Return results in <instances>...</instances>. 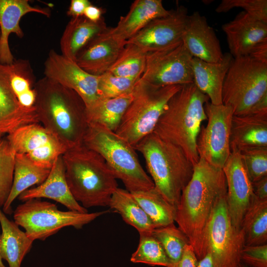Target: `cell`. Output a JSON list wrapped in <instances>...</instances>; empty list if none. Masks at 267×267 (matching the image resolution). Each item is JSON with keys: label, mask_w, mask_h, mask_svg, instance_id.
<instances>
[{"label": "cell", "mask_w": 267, "mask_h": 267, "mask_svg": "<svg viewBox=\"0 0 267 267\" xmlns=\"http://www.w3.org/2000/svg\"><path fill=\"white\" fill-rule=\"evenodd\" d=\"M222 169L199 158L191 178L183 188L176 208L175 222L188 239L198 260L207 254L205 233L218 199L226 194Z\"/></svg>", "instance_id": "6da1fadb"}, {"label": "cell", "mask_w": 267, "mask_h": 267, "mask_svg": "<svg viewBox=\"0 0 267 267\" xmlns=\"http://www.w3.org/2000/svg\"><path fill=\"white\" fill-rule=\"evenodd\" d=\"M39 122L68 149L83 144L88 126L86 106L75 91L44 77L34 88Z\"/></svg>", "instance_id": "7a4b0ae2"}, {"label": "cell", "mask_w": 267, "mask_h": 267, "mask_svg": "<svg viewBox=\"0 0 267 267\" xmlns=\"http://www.w3.org/2000/svg\"><path fill=\"white\" fill-rule=\"evenodd\" d=\"M208 96L193 83L182 85L171 98L153 132L179 147L194 166L199 157L197 140L202 123L207 120Z\"/></svg>", "instance_id": "3957f363"}, {"label": "cell", "mask_w": 267, "mask_h": 267, "mask_svg": "<svg viewBox=\"0 0 267 267\" xmlns=\"http://www.w3.org/2000/svg\"><path fill=\"white\" fill-rule=\"evenodd\" d=\"M62 158L66 181L74 199L87 209L108 206L118 184L102 156L82 144L68 149Z\"/></svg>", "instance_id": "277c9868"}, {"label": "cell", "mask_w": 267, "mask_h": 267, "mask_svg": "<svg viewBox=\"0 0 267 267\" xmlns=\"http://www.w3.org/2000/svg\"><path fill=\"white\" fill-rule=\"evenodd\" d=\"M134 148L143 155L155 188L176 208L192 176L193 164L179 147L153 132Z\"/></svg>", "instance_id": "5b68a950"}, {"label": "cell", "mask_w": 267, "mask_h": 267, "mask_svg": "<svg viewBox=\"0 0 267 267\" xmlns=\"http://www.w3.org/2000/svg\"><path fill=\"white\" fill-rule=\"evenodd\" d=\"M83 144L102 156L115 178L123 182L130 192L154 187L134 148L114 132L98 124L89 123Z\"/></svg>", "instance_id": "8992f818"}, {"label": "cell", "mask_w": 267, "mask_h": 267, "mask_svg": "<svg viewBox=\"0 0 267 267\" xmlns=\"http://www.w3.org/2000/svg\"><path fill=\"white\" fill-rule=\"evenodd\" d=\"M181 87L156 86L140 79L132 92V100L115 133L134 147L154 131L170 100Z\"/></svg>", "instance_id": "52a82bcc"}, {"label": "cell", "mask_w": 267, "mask_h": 267, "mask_svg": "<svg viewBox=\"0 0 267 267\" xmlns=\"http://www.w3.org/2000/svg\"><path fill=\"white\" fill-rule=\"evenodd\" d=\"M109 212L110 210L90 213L63 211L54 203L34 198L19 205L13 212V219L18 226L25 229L26 235L31 240L43 241L65 227L81 229Z\"/></svg>", "instance_id": "ba28073f"}, {"label": "cell", "mask_w": 267, "mask_h": 267, "mask_svg": "<svg viewBox=\"0 0 267 267\" xmlns=\"http://www.w3.org/2000/svg\"><path fill=\"white\" fill-rule=\"evenodd\" d=\"M267 93V64L249 56L233 58L222 88V104L230 106L234 115L247 114Z\"/></svg>", "instance_id": "9c48e42d"}, {"label": "cell", "mask_w": 267, "mask_h": 267, "mask_svg": "<svg viewBox=\"0 0 267 267\" xmlns=\"http://www.w3.org/2000/svg\"><path fill=\"white\" fill-rule=\"evenodd\" d=\"M226 195L218 199L214 208L206 228L205 244L215 267H238L245 245L244 235L232 223Z\"/></svg>", "instance_id": "30bf717a"}, {"label": "cell", "mask_w": 267, "mask_h": 267, "mask_svg": "<svg viewBox=\"0 0 267 267\" xmlns=\"http://www.w3.org/2000/svg\"><path fill=\"white\" fill-rule=\"evenodd\" d=\"M207 124L201 128L197 140L199 158L211 165L222 169L230 153V138L232 108L221 104L214 105L209 101L205 105Z\"/></svg>", "instance_id": "8fae6325"}, {"label": "cell", "mask_w": 267, "mask_h": 267, "mask_svg": "<svg viewBox=\"0 0 267 267\" xmlns=\"http://www.w3.org/2000/svg\"><path fill=\"white\" fill-rule=\"evenodd\" d=\"M192 58L182 40L166 48L147 52L140 79L160 87L193 83Z\"/></svg>", "instance_id": "7c38bea8"}, {"label": "cell", "mask_w": 267, "mask_h": 267, "mask_svg": "<svg viewBox=\"0 0 267 267\" xmlns=\"http://www.w3.org/2000/svg\"><path fill=\"white\" fill-rule=\"evenodd\" d=\"M6 138L16 153L25 154L37 165L48 169L68 150L54 134L39 123L21 126Z\"/></svg>", "instance_id": "4fadbf2b"}, {"label": "cell", "mask_w": 267, "mask_h": 267, "mask_svg": "<svg viewBox=\"0 0 267 267\" xmlns=\"http://www.w3.org/2000/svg\"><path fill=\"white\" fill-rule=\"evenodd\" d=\"M44 77L77 93L86 107L98 99V76L91 75L76 61L51 49L44 64Z\"/></svg>", "instance_id": "5bb4252c"}, {"label": "cell", "mask_w": 267, "mask_h": 267, "mask_svg": "<svg viewBox=\"0 0 267 267\" xmlns=\"http://www.w3.org/2000/svg\"><path fill=\"white\" fill-rule=\"evenodd\" d=\"M189 15L187 8L178 5L164 16L150 21L126 42L147 52L159 50L182 40Z\"/></svg>", "instance_id": "9a60e30c"}, {"label": "cell", "mask_w": 267, "mask_h": 267, "mask_svg": "<svg viewBox=\"0 0 267 267\" xmlns=\"http://www.w3.org/2000/svg\"><path fill=\"white\" fill-rule=\"evenodd\" d=\"M222 169L226 182V198L229 215L234 226L241 229L243 217L255 196L239 151L231 150Z\"/></svg>", "instance_id": "2e32d148"}, {"label": "cell", "mask_w": 267, "mask_h": 267, "mask_svg": "<svg viewBox=\"0 0 267 267\" xmlns=\"http://www.w3.org/2000/svg\"><path fill=\"white\" fill-rule=\"evenodd\" d=\"M12 64L0 62V138L21 126L39 123L35 107H22L12 90L10 83Z\"/></svg>", "instance_id": "e0dca14e"}, {"label": "cell", "mask_w": 267, "mask_h": 267, "mask_svg": "<svg viewBox=\"0 0 267 267\" xmlns=\"http://www.w3.org/2000/svg\"><path fill=\"white\" fill-rule=\"evenodd\" d=\"M182 41L193 57L216 63L223 56L218 37L206 18L198 11L189 15Z\"/></svg>", "instance_id": "ac0fdd59"}, {"label": "cell", "mask_w": 267, "mask_h": 267, "mask_svg": "<svg viewBox=\"0 0 267 267\" xmlns=\"http://www.w3.org/2000/svg\"><path fill=\"white\" fill-rule=\"evenodd\" d=\"M222 28L233 58L248 55L255 46L267 38V23L244 11Z\"/></svg>", "instance_id": "d6986e66"}, {"label": "cell", "mask_w": 267, "mask_h": 267, "mask_svg": "<svg viewBox=\"0 0 267 267\" xmlns=\"http://www.w3.org/2000/svg\"><path fill=\"white\" fill-rule=\"evenodd\" d=\"M30 12L38 13L47 17L50 15L48 9L32 6L28 0H0V63L11 64L14 61L8 38L11 33L19 38L23 37L20 21L24 15Z\"/></svg>", "instance_id": "ffe728a7"}, {"label": "cell", "mask_w": 267, "mask_h": 267, "mask_svg": "<svg viewBox=\"0 0 267 267\" xmlns=\"http://www.w3.org/2000/svg\"><path fill=\"white\" fill-rule=\"evenodd\" d=\"M18 197L23 202L34 198H48L62 204L69 210L88 212L74 199L70 191L65 177L62 156L56 160L48 176L42 183L26 190Z\"/></svg>", "instance_id": "44dd1931"}, {"label": "cell", "mask_w": 267, "mask_h": 267, "mask_svg": "<svg viewBox=\"0 0 267 267\" xmlns=\"http://www.w3.org/2000/svg\"><path fill=\"white\" fill-rule=\"evenodd\" d=\"M107 30L89 43L77 57V64L91 75L98 76L107 72L126 44L111 37Z\"/></svg>", "instance_id": "7402d4cb"}, {"label": "cell", "mask_w": 267, "mask_h": 267, "mask_svg": "<svg viewBox=\"0 0 267 267\" xmlns=\"http://www.w3.org/2000/svg\"><path fill=\"white\" fill-rule=\"evenodd\" d=\"M170 11L165 8L161 0H135L116 26L108 28L107 31L113 38L126 43L150 21L168 15Z\"/></svg>", "instance_id": "603a6c76"}, {"label": "cell", "mask_w": 267, "mask_h": 267, "mask_svg": "<svg viewBox=\"0 0 267 267\" xmlns=\"http://www.w3.org/2000/svg\"><path fill=\"white\" fill-rule=\"evenodd\" d=\"M233 59L228 52L223 54L222 59L216 63L205 62L195 57L192 59L193 83L208 96L213 104H222L223 85Z\"/></svg>", "instance_id": "cb8c5ba5"}, {"label": "cell", "mask_w": 267, "mask_h": 267, "mask_svg": "<svg viewBox=\"0 0 267 267\" xmlns=\"http://www.w3.org/2000/svg\"><path fill=\"white\" fill-rule=\"evenodd\" d=\"M230 145L231 150L238 151L267 147V112L233 115Z\"/></svg>", "instance_id": "d4e9b609"}, {"label": "cell", "mask_w": 267, "mask_h": 267, "mask_svg": "<svg viewBox=\"0 0 267 267\" xmlns=\"http://www.w3.org/2000/svg\"><path fill=\"white\" fill-rule=\"evenodd\" d=\"M108 28L103 17L97 22L91 21L84 16L72 18L61 37V54L76 61L81 50Z\"/></svg>", "instance_id": "484cf974"}, {"label": "cell", "mask_w": 267, "mask_h": 267, "mask_svg": "<svg viewBox=\"0 0 267 267\" xmlns=\"http://www.w3.org/2000/svg\"><path fill=\"white\" fill-rule=\"evenodd\" d=\"M0 257L6 260L9 267H20L34 241L22 231L14 221L9 220L0 208Z\"/></svg>", "instance_id": "4316f807"}, {"label": "cell", "mask_w": 267, "mask_h": 267, "mask_svg": "<svg viewBox=\"0 0 267 267\" xmlns=\"http://www.w3.org/2000/svg\"><path fill=\"white\" fill-rule=\"evenodd\" d=\"M50 170L51 169L37 165L25 154L16 153L12 185L2 208L3 213L11 214V205L14 200L31 186L42 183L48 176Z\"/></svg>", "instance_id": "83f0119b"}, {"label": "cell", "mask_w": 267, "mask_h": 267, "mask_svg": "<svg viewBox=\"0 0 267 267\" xmlns=\"http://www.w3.org/2000/svg\"><path fill=\"white\" fill-rule=\"evenodd\" d=\"M132 98V92L115 98H98L86 107L88 124H98L115 132Z\"/></svg>", "instance_id": "f1b7e54d"}, {"label": "cell", "mask_w": 267, "mask_h": 267, "mask_svg": "<svg viewBox=\"0 0 267 267\" xmlns=\"http://www.w3.org/2000/svg\"><path fill=\"white\" fill-rule=\"evenodd\" d=\"M108 206L119 213L128 224L139 234L151 233L155 227L132 194L126 189L118 188L110 199Z\"/></svg>", "instance_id": "f546056e"}, {"label": "cell", "mask_w": 267, "mask_h": 267, "mask_svg": "<svg viewBox=\"0 0 267 267\" xmlns=\"http://www.w3.org/2000/svg\"><path fill=\"white\" fill-rule=\"evenodd\" d=\"M131 193L155 228L174 223L176 208L168 202L155 187L147 190Z\"/></svg>", "instance_id": "4dcf8cb0"}, {"label": "cell", "mask_w": 267, "mask_h": 267, "mask_svg": "<svg viewBox=\"0 0 267 267\" xmlns=\"http://www.w3.org/2000/svg\"><path fill=\"white\" fill-rule=\"evenodd\" d=\"M245 245H259L267 242V199L255 196L241 223Z\"/></svg>", "instance_id": "1f68e13d"}, {"label": "cell", "mask_w": 267, "mask_h": 267, "mask_svg": "<svg viewBox=\"0 0 267 267\" xmlns=\"http://www.w3.org/2000/svg\"><path fill=\"white\" fill-rule=\"evenodd\" d=\"M146 53L138 46L127 43L107 72L116 76L138 80L145 69Z\"/></svg>", "instance_id": "d6a6232c"}, {"label": "cell", "mask_w": 267, "mask_h": 267, "mask_svg": "<svg viewBox=\"0 0 267 267\" xmlns=\"http://www.w3.org/2000/svg\"><path fill=\"white\" fill-rule=\"evenodd\" d=\"M152 235L160 243L172 264L179 260L185 246L190 244L187 236L174 223L154 228Z\"/></svg>", "instance_id": "836d02e7"}, {"label": "cell", "mask_w": 267, "mask_h": 267, "mask_svg": "<svg viewBox=\"0 0 267 267\" xmlns=\"http://www.w3.org/2000/svg\"><path fill=\"white\" fill-rule=\"evenodd\" d=\"M139 236L138 247L130 259L132 262L165 267L171 265L161 245L152 233L139 234Z\"/></svg>", "instance_id": "e575fe53"}, {"label": "cell", "mask_w": 267, "mask_h": 267, "mask_svg": "<svg viewBox=\"0 0 267 267\" xmlns=\"http://www.w3.org/2000/svg\"><path fill=\"white\" fill-rule=\"evenodd\" d=\"M16 153L6 138H0V208L7 200L12 185Z\"/></svg>", "instance_id": "d590c367"}, {"label": "cell", "mask_w": 267, "mask_h": 267, "mask_svg": "<svg viewBox=\"0 0 267 267\" xmlns=\"http://www.w3.org/2000/svg\"><path fill=\"white\" fill-rule=\"evenodd\" d=\"M138 80L116 76L107 72L98 76V98H112L131 93Z\"/></svg>", "instance_id": "8d00e7d4"}, {"label": "cell", "mask_w": 267, "mask_h": 267, "mask_svg": "<svg viewBox=\"0 0 267 267\" xmlns=\"http://www.w3.org/2000/svg\"><path fill=\"white\" fill-rule=\"evenodd\" d=\"M239 153L252 183L267 176V147L246 149Z\"/></svg>", "instance_id": "74e56055"}, {"label": "cell", "mask_w": 267, "mask_h": 267, "mask_svg": "<svg viewBox=\"0 0 267 267\" xmlns=\"http://www.w3.org/2000/svg\"><path fill=\"white\" fill-rule=\"evenodd\" d=\"M236 7L243 8L247 13L267 23V0H222L215 11L223 13Z\"/></svg>", "instance_id": "f35d334b"}, {"label": "cell", "mask_w": 267, "mask_h": 267, "mask_svg": "<svg viewBox=\"0 0 267 267\" xmlns=\"http://www.w3.org/2000/svg\"><path fill=\"white\" fill-rule=\"evenodd\" d=\"M241 261L250 267H267V244L245 245Z\"/></svg>", "instance_id": "ab89813d"}, {"label": "cell", "mask_w": 267, "mask_h": 267, "mask_svg": "<svg viewBox=\"0 0 267 267\" xmlns=\"http://www.w3.org/2000/svg\"><path fill=\"white\" fill-rule=\"evenodd\" d=\"M198 263V260L193 248L188 244L185 246L179 260L169 267H197Z\"/></svg>", "instance_id": "60d3db41"}, {"label": "cell", "mask_w": 267, "mask_h": 267, "mask_svg": "<svg viewBox=\"0 0 267 267\" xmlns=\"http://www.w3.org/2000/svg\"><path fill=\"white\" fill-rule=\"evenodd\" d=\"M248 56L259 62L267 64V38L255 46Z\"/></svg>", "instance_id": "b9f144b4"}, {"label": "cell", "mask_w": 267, "mask_h": 267, "mask_svg": "<svg viewBox=\"0 0 267 267\" xmlns=\"http://www.w3.org/2000/svg\"><path fill=\"white\" fill-rule=\"evenodd\" d=\"M91 4L88 0H72L67 14L72 18L83 16L86 8Z\"/></svg>", "instance_id": "7bdbcfd3"}, {"label": "cell", "mask_w": 267, "mask_h": 267, "mask_svg": "<svg viewBox=\"0 0 267 267\" xmlns=\"http://www.w3.org/2000/svg\"><path fill=\"white\" fill-rule=\"evenodd\" d=\"M252 184L255 196L260 199H267V176Z\"/></svg>", "instance_id": "ee69618b"}, {"label": "cell", "mask_w": 267, "mask_h": 267, "mask_svg": "<svg viewBox=\"0 0 267 267\" xmlns=\"http://www.w3.org/2000/svg\"><path fill=\"white\" fill-rule=\"evenodd\" d=\"M103 11L101 8L91 4L86 8L84 16L91 21L97 22L103 17Z\"/></svg>", "instance_id": "f6af8a7d"}, {"label": "cell", "mask_w": 267, "mask_h": 267, "mask_svg": "<svg viewBox=\"0 0 267 267\" xmlns=\"http://www.w3.org/2000/svg\"><path fill=\"white\" fill-rule=\"evenodd\" d=\"M197 267H215L211 254L207 252L206 255L198 261Z\"/></svg>", "instance_id": "bcb514c9"}, {"label": "cell", "mask_w": 267, "mask_h": 267, "mask_svg": "<svg viewBox=\"0 0 267 267\" xmlns=\"http://www.w3.org/2000/svg\"><path fill=\"white\" fill-rule=\"evenodd\" d=\"M238 267H250L242 263V262L239 264Z\"/></svg>", "instance_id": "7dc6e473"}, {"label": "cell", "mask_w": 267, "mask_h": 267, "mask_svg": "<svg viewBox=\"0 0 267 267\" xmlns=\"http://www.w3.org/2000/svg\"><path fill=\"white\" fill-rule=\"evenodd\" d=\"M0 267H6L2 262V259L0 257Z\"/></svg>", "instance_id": "c3c4849f"}, {"label": "cell", "mask_w": 267, "mask_h": 267, "mask_svg": "<svg viewBox=\"0 0 267 267\" xmlns=\"http://www.w3.org/2000/svg\"></svg>", "instance_id": "681fc988"}]
</instances>
